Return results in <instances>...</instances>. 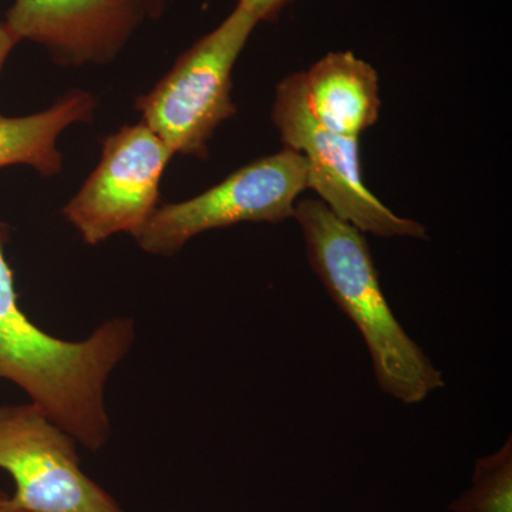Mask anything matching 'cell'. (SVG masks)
I'll list each match as a JSON object with an SVG mask.
<instances>
[{"instance_id": "cell-10", "label": "cell", "mask_w": 512, "mask_h": 512, "mask_svg": "<svg viewBox=\"0 0 512 512\" xmlns=\"http://www.w3.org/2000/svg\"><path fill=\"white\" fill-rule=\"evenodd\" d=\"M94 110L92 94L73 90L32 116H0V168L23 164L45 177L60 173L63 156L57 150V138L72 124L92 120Z\"/></svg>"}, {"instance_id": "cell-11", "label": "cell", "mask_w": 512, "mask_h": 512, "mask_svg": "<svg viewBox=\"0 0 512 512\" xmlns=\"http://www.w3.org/2000/svg\"><path fill=\"white\" fill-rule=\"evenodd\" d=\"M451 512H512V440L478 458L471 487L450 504Z\"/></svg>"}, {"instance_id": "cell-1", "label": "cell", "mask_w": 512, "mask_h": 512, "mask_svg": "<svg viewBox=\"0 0 512 512\" xmlns=\"http://www.w3.org/2000/svg\"><path fill=\"white\" fill-rule=\"evenodd\" d=\"M8 239V227L0 224V380L19 387L77 443L100 450L111 436L107 383L133 348L134 320H104L79 342L40 329L20 309L6 261Z\"/></svg>"}, {"instance_id": "cell-7", "label": "cell", "mask_w": 512, "mask_h": 512, "mask_svg": "<svg viewBox=\"0 0 512 512\" xmlns=\"http://www.w3.org/2000/svg\"><path fill=\"white\" fill-rule=\"evenodd\" d=\"M173 156L143 121L120 128L103 141L99 165L64 207V218L87 245L120 232L134 237L158 208L161 177Z\"/></svg>"}, {"instance_id": "cell-3", "label": "cell", "mask_w": 512, "mask_h": 512, "mask_svg": "<svg viewBox=\"0 0 512 512\" xmlns=\"http://www.w3.org/2000/svg\"><path fill=\"white\" fill-rule=\"evenodd\" d=\"M258 23L248 10L235 6L218 28L178 57L150 93L138 97L143 123L174 154L204 160L212 134L237 113L232 70Z\"/></svg>"}, {"instance_id": "cell-6", "label": "cell", "mask_w": 512, "mask_h": 512, "mask_svg": "<svg viewBox=\"0 0 512 512\" xmlns=\"http://www.w3.org/2000/svg\"><path fill=\"white\" fill-rule=\"evenodd\" d=\"M77 441L33 403L0 407V470L26 512H127L80 467Z\"/></svg>"}, {"instance_id": "cell-9", "label": "cell", "mask_w": 512, "mask_h": 512, "mask_svg": "<svg viewBox=\"0 0 512 512\" xmlns=\"http://www.w3.org/2000/svg\"><path fill=\"white\" fill-rule=\"evenodd\" d=\"M299 77L306 106L326 130L359 138L379 119V74L352 52L328 53Z\"/></svg>"}, {"instance_id": "cell-5", "label": "cell", "mask_w": 512, "mask_h": 512, "mask_svg": "<svg viewBox=\"0 0 512 512\" xmlns=\"http://www.w3.org/2000/svg\"><path fill=\"white\" fill-rule=\"evenodd\" d=\"M272 121L285 147L305 157L309 188L333 214L363 234L427 239L424 225L394 214L363 183L359 138L339 136L313 119L299 73L279 83Z\"/></svg>"}, {"instance_id": "cell-12", "label": "cell", "mask_w": 512, "mask_h": 512, "mask_svg": "<svg viewBox=\"0 0 512 512\" xmlns=\"http://www.w3.org/2000/svg\"><path fill=\"white\" fill-rule=\"evenodd\" d=\"M291 0H238L237 5L248 10L258 22L274 20Z\"/></svg>"}, {"instance_id": "cell-2", "label": "cell", "mask_w": 512, "mask_h": 512, "mask_svg": "<svg viewBox=\"0 0 512 512\" xmlns=\"http://www.w3.org/2000/svg\"><path fill=\"white\" fill-rule=\"evenodd\" d=\"M293 218L313 271L362 333L380 390L417 404L444 387L443 373L407 335L384 298L365 234L312 198L296 202Z\"/></svg>"}, {"instance_id": "cell-14", "label": "cell", "mask_w": 512, "mask_h": 512, "mask_svg": "<svg viewBox=\"0 0 512 512\" xmlns=\"http://www.w3.org/2000/svg\"><path fill=\"white\" fill-rule=\"evenodd\" d=\"M0 512H26L15 507L10 501V495L6 494L5 491L0 490Z\"/></svg>"}, {"instance_id": "cell-13", "label": "cell", "mask_w": 512, "mask_h": 512, "mask_svg": "<svg viewBox=\"0 0 512 512\" xmlns=\"http://www.w3.org/2000/svg\"><path fill=\"white\" fill-rule=\"evenodd\" d=\"M20 40L13 35L12 30L5 22H0V73H2L3 64L12 52L13 47L18 45Z\"/></svg>"}, {"instance_id": "cell-15", "label": "cell", "mask_w": 512, "mask_h": 512, "mask_svg": "<svg viewBox=\"0 0 512 512\" xmlns=\"http://www.w3.org/2000/svg\"><path fill=\"white\" fill-rule=\"evenodd\" d=\"M144 3H146L148 15L157 16L163 9L165 0H144Z\"/></svg>"}, {"instance_id": "cell-4", "label": "cell", "mask_w": 512, "mask_h": 512, "mask_svg": "<svg viewBox=\"0 0 512 512\" xmlns=\"http://www.w3.org/2000/svg\"><path fill=\"white\" fill-rule=\"evenodd\" d=\"M309 190L308 163L292 148L252 161L191 200L158 207L134 235L148 254L170 256L202 232L239 222L278 224L293 218Z\"/></svg>"}, {"instance_id": "cell-8", "label": "cell", "mask_w": 512, "mask_h": 512, "mask_svg": "<svg viewBox=\"0 0 512 512\" xmlns=\"http://www.w3.org/2000/svg\"><path fill=\"white\" fill-rule=\"evenodd\" d=\"M147 13L144 0H15L5 23L57 62L80 66L113 60Z\"/></svg>"}]
</instances>
